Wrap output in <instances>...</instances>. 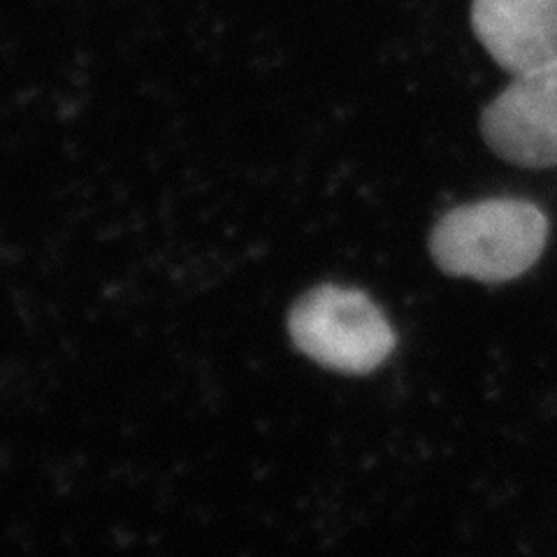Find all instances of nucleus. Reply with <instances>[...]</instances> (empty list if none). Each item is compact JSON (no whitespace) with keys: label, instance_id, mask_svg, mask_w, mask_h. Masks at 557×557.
I'll return each instance as SVG.
<instances>
[{"label":"nucleus","instance_id":"nucleus-1","mask_svg":"<svg viewBox=\"0 0 557 557\" xmlns=\"http://www.w3.org/2000/svg\"><path fill=\"white\" fill-rule=\"evenodd\" d=\"M548 219L530 200L491 198L462 205L434 225L430 251L446 274L507 284L544 253Z\"/></svg>","mask_w":557,"mask_h":557},{"label":"nucleus","instance_id":"nucleus-2","mask_svg":"<svg viewBox=\"0 0 557 557\" xmlns=\"http://www.w3.org/2000/svg\"><path fill=\"white\" fill-rule=\"evenodd\" d=\"M288 327L305 356L344 374L376 370L395 348L388 319L356 288L325 284L309 290L290 311Z\"/></svg>","mask_w":557,"mask_h":557},{"label":"nucleus","instance_id":"nucleus-3","mask_svg":"<svg viewBox=\"0 0 557 557\" xmlns=\"http://www.w3.org/2000/svg\"><path fill=\"white\" fill-rule=\"evenodd\" d=\"M487 147L522 168H557V67L518 75L481 116Z\"/></svg>","mask_w":557,"mask_h":557},{"label":"nucleus","instance_id":"nucleus-4","mask_svg":"<svg viewBox=\"0 0 557 557\" xmlns=\"http://www.w3.org/2000/svg\"><path fill=\"white\" fill-rule=\"evenodd\" d=\"M472 26L516 77L557 67V0H474Z\"/></svg>","mask_w":557,"mask_h":557}]
</instances>
